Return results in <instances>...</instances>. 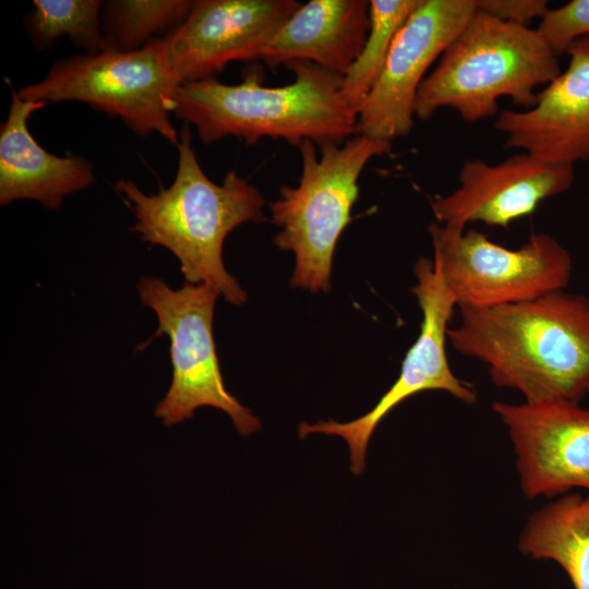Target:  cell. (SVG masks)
Masks as SVG:
<instances>
[{"mask_svg":"<svg viewBox=\"0 0 589 589\" xmlns=\"http://www.w3.org/2000/svg\"><path fill=\"white\" fill-rule=\"evenodd\" d=\"M456 351L526 402L578 401L589 388V298L565 289L501 306L458 308Z\"/></svg>","mask_w":589,"mask_h":589,"instance_id":"6da1fadb","label":"cell"},{"mask_svg":"<svg viewBox=\"0 0 589 589\" xmlns=\"http://www.w3.org/2000/svg\"><path fill=\"white\" fill-rule=\"evenodd\" d=\"M177 172L172 183L157 193H144L129 178L115 190L132 212L131 230L151 245L169 250L179 261L185 283L206 284L233 305L247 300V292L230 275L223 261L226 237L244 223H262V193L236 171H228L220 184L203 171L192 147L190 125L179 131Z\"/></svg>","mask_w":589,"mask_h":589,"instance_id":"7a4b0ae2","label":"cell"},{"mask_svg":"<svg viewBox=\"0 0 589 589\" xmlns=\"http://www.w3.org/2000/svg\"><path fill=\"white\" fill-rule=\"evenodd\" d=\"M285 67L294 80L280 87L264 86L260 67L248 68L238 84L185 82L175 93L172 112L194 125L206 145L235 136L247 145L272 137L321 147L358 135V113L341 93L344 75L310 61Z\"/></svg>","mask_w":589,"mask_h":589,"instance_id":"3957f363","label":"cell"},{"mask_svg":"<svg viewBox=\"0 0 589 589\" xmlns=\"http://www.w3.org/2000/svg\"><path fill=\"white\" fill-rule=\"evenodd\" d=\"M560 73L558 56L537 29L476 10L422 81L414 117L428 120L450 108L464 121L476 122L495 116L505 96L529 109L536 89Z\"/></svg>","mask_w":589,"mask_h":589,"instance_id":"277c9868","label":"cell"},{"mask_svg":"<svg viewBox=\"0 0 589 589\" xmlns=\"http://www.w3.org/2000/svg\"><path fill=\"white\" fill-rule=\"evenodd\" d=\"M392 143L356 135L342 144L300 146L302 171L297 187L283 185L271 204L272 219L280 227L274 243L294 254L290 285L312 292L330 288L334 252L352 220L359 177L375 156L390 152Z\"/></svg>","mask_w":589,"mask_h":589,"instance_id":"5b68a950","label":"cell"},{"mask_svg":"<svg viewBox=\"0 0 589 589\" xmlns=\"http://www.w3.org/2000/svg\"><path fill=\"white\" fill-rule=\"evenodd\" d=\"M180 85L165 37H157L135 51L105 48L96 55L59 59L41 81L22 87L17 94L24 100L45 104L85 103L119 118L137 136L157 132L177 145L179 132L170 112Z\"/></svg>","mask_w":589,"mask_h":589,"instance_id":"8992f818","label":"cell"},{"mask_svg":"<svg viewBox=\"0 0 589 589\" xmlns=\"http://www.w3.org/2000/svg\"><path fill=\"white\" fill-rule=\"evenodd\" d=\"M137 292L158 321L148 342L163 335L170 341L172 378L155 407V416L172 426L207 406L226 412L243 436L259 431V418L227 390L220 372L213 335L218 291L206 284L190 283L172 289L158 277L145 276L137 284Z\"/></svg>","mask_w":589,"mask_h":589,"instance_id":"52a82bcc","label":"cell"},{"mask_svg":"<svg viewBox=\"0 0 589 589\" xmlns=\"http://www.w3.org/2000/svg\"><path fill=\"white\" fill-rule=\"evenodd\" d=\"M433 264L457 308L483 309L527 301L565 289L573 260L552 236L533 233L517 249L477 229L432 223Z\"/></svg>","mask_w":589,"mask_h":589,"instance_id":"ba28073f","label":"cell"},{"mask_svg":"<svg viewBox=\"0 0 589 589\" xmlns=\"http://www.w3.org/2000/svg\"><path fill=\"white\" fill-rule=\"evenodd\" d=\"M413 271L417 281L411 291L421 309L422 321L420 334L407 351L397 380L370 411L354 420L302 422L298 429L301 438L312 433L344 438L350 452V470L354 474L365 468L366 448L377 425L406 399L425 390H442L467 405L477 400L473 386L455 375L447 358V330L457 306L455 299L432 260L420 257Z\"/></svg>","mask_w":589,"mask_h":589,"instance_id":"9c48e42d","label":"cell"},{"mask_svg":"<svg viewBox=\"0 0 589 589\" xmlns=\"http://www.w3.org/2000/svg\"><path fill=\"white\" fill-rule=\"evenodd\" d=\"M474 0H420L396 34L382 73L358 109L357 132L389 142L413 127L418 89L476 12Z\"/></svg>","mask_w":589,"mask_h":589,"instance_id":"30bf717a","label":"cell"},{"mask_svg":"<svg viewBox=\"0 0 589 589\" xmlns=\"http://www.w3.org/2000/svg\"><path fill=\"white\" fill-rule=\"evenodd\" d=\"M492 410L507 429L528 498L589 491V408L572 400L495 401Z\"/></svg>","mask_w":589,"mask_h":589,"instance_id":"8fae6325","label":"cell"},{"mask_svg":"<svg viewBox=\"0 0 589 589\" xmlns=\"http://www.w3.org/2000/svg\"><path fill=\"white\" fill-rule=\"evenodd\" d=\"M294 0H195L187 19L165 36L172 71L185 82L215 79L231 61L261 59Z\"/></svg>","mask_w":589,"mask_h":589,"instance_id":"7c38bea8","label":"cell"},{"mask_svg":"<svg viewBox=\"0 0 589 589\" xmlns=\"http://www.w3.org/2000/svg\"><path fill=\"white\" fill-rule=\"evenodd\" d=\"M575 181L574 166L543 161L528 153L490 165L464 161L458 187L430 202L436 223L465 229L470 223L507 228L539 204L567 191Z\"/></svg>","mask_w":589,"mask_h":589,"instance_id":"4fadbf2b","label":"cell"},{"mask_svg":"<svg viewBox=\"0 0 589 589\" xmlns=\"http://www.w3.org/2000/svg\"><path fill=\"white\" fill-rule=\"evenodd\" d=\"M566 53L567 69L538 93L534 106L500 112L494 125L506 135L505 148L556 165L589 159V35Z\"/></svg>","mask_w":589,"mask_h":589,"instance_id":"5bb4252c","label":"cell"},{"mask_svg":"<svg viewBox=\"0 0 589 589\" xmlns=\"http://www.w3.org/2000/svg\"><path fill=\"white\" fill-rule=\"evenodd\" d=\"M47 104L22 99L11 91V104L0 128V204L35 200L58 209L63 199L95 181L94 167L85 157L47 152L32 135L27 121Z\"/></svg>","mask_w":589,"mask_h":589,"instance_id":"9a60e30c","label":"cell"},{"mask_svg":"<svg viewBox=\"0 0 589 589\" xmlns=\"http://www.w3.org/2000/svg\"><path fill=\"white\" fill-rule=\"evenodd\" d=\"M370 1L310 0L280 26L264 48L268 68L310 61L345 75L370 29Z\"/></svg>","mask_w":589,"mask_h":589,"instance_id":"2e32d148","label":"cell"},{"mask_svg":"<svg viewBox=\"0 0 589 589\" xmlns=\"http://www.w3.org/2000/svg\"><path fill=\"white\" fill-rule=\"evenodd\" d=\"M518 548L534 560L560 564L575 589H589V495L568 494L532 513Z\"/></svg>","mask_w":589,"mask_h":589,"instance_id":"e0dca14e","label":"cell"},{"mask_svg":"<svg viewBox=\"0 0 589 589\" xmlns=\"http://www.w3.org/2000/svg\"><path fill=\"white\" fill-rule=\"evenodd\" d=\"M190 0H110L104 2L101 32L105 48L135 51L173 32L189 15ZM104 48V49H105Z\"/></svg>","mask_w":589,"mask_h":589,"instance_id":"ac0fdd59","label":"cell"},{"mask_svg":"<svg viewBox=\"0 0 589 589\" xmlns=\"http://www.w3.org/2000/svg\"><path fill=\"white\" fill-rule=\"evenodd\" d=\"M34 10L24 19V24L34 46L50 48L62 36L84 50L96 55L104 50L100 0H34Z\"/></svg>","mask_w":589,"mask_h":589,"instance_id":"d6986e66","label":"cell"},{"mask_svg":"<svg viewBox=\"0 0 589 589\" xmlns=\"http://www.w3.org/2000/svg\"><path fill=\"white\" fill-rule=\"evenodd\" d=\"M420 0H371L364 46L344 75L341 93L357 111L378 80L394 38Z\"/></svg>","mask_w":589,"mask_h":589,"instance_id":"ffe728a7","label":"cell"},{"mask_svg":"<svg viewBox=\"0 0 589 589\" xmlns=\"http://www.w3.org/2000/svg\"><path fill=\"white\" fill-rule=\"evenodd\" d=\"M560 57L578 38L589 35V0H573L549 9L537 28Z\"/></svg>","mask_w":589,"mask_h":589,"instance_id":"44dd1931","label":"cell"},{"mask_svg":"<svg viewBox=\"0 0 589 589\" xmlns=\"http://www.w3.org/2000/svg\"><path fill=\"white\" fill-rule=\"evenodd\" d=\"M477 10L502 21L529 26L536 19L541 20L549 10L545 0H474Z\"/></svg>","mask_w":589,"mask_h":589,"instance_id":"7402d4cb","label":"cell"},{"mask_svg":"<svg viewBox=\"0 0 589 589\" xmlns=\"http://www.w3.org/2000/svg\"><path fill=\"white\" fill-rule=\"evenodd\" d=\"M588 393H589V388H588Z\"/></svg>","mask_w":589,"mask_h":589,"instance_id":"603a6c76","label":"cell"}]
</instances>
